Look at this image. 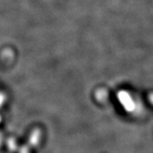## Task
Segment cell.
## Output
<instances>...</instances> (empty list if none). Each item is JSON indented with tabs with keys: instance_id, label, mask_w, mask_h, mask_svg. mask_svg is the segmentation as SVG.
Listing matches in <instances>:
<instances>
[{
	"instance_id": "cell-3",
	"label": "cell",
	"mask_w": 153,
	"mask_h": 153,
	"mask_svg": "<svg viewBox=\"0 0 153 153\" xmlns=\"http://www.w3.org/2000/svg\"><path fill=\"white\" fill-rule=\"evenodd\" d=\"M5 100H6L5 95H4V94H3L0 93V108L3 106V105L4 104Z\"/></svg>"
},
{
	"instance_id": "cell-2",
	"label": "cell",
	"mask_w": 153,
	"mask_h": 153,
	"mask_svg": "<svg viewBox=\"0 0 153 153\" xmlns=\"http://www.w3.org/2000/svg\"><path fill=\"white\" fill-rule=\"evenodd\" d=\"M8 146H9V149L11 150V151H15L16 149V140L13 139H9L8 140Z\"/></svg>"
},
{
	"instance_id": "cell-4",
	"label": "cell",
	"mask_w": 153,
	"mask_h": 153,
	"mask_svg": "<svg viewBox=\"0 0 153 153\" xmlns=\"http://www.w3.org/2000/svg\"><path fill=\"white\" fill-rule=\"evenodd\" d=\"M20 153H29V151H28L27 147H23L21 149V152Z\"/></svg>"
},
{
	"instance_id": "cell-6",
	"label": "cell",
	"mask_w": 153,
	"mask_h": 153,
	"mask_svg": "<svg viewBox=\"0 0 153 153\" xmlns=\"http://www.w3.org/2000/svg\"><path fill=\"white\" fill-rule=\"evenodd\" d=\"M0 123H1V117H0Z\"/></svg>"
},
{
	"instance_id": "cell-5",
	"label": "cell",
	"mask_w": 153,
	"mask_h": 153,
	"mask_svg": "<svg viewBox=\"0 0 153 153\" xmlns=\"http://www.w3.org/2000/svg\"><path fill=\"white\" fill-rule=\"evenodd\" d=\"M2 142H3V136H2V134H0V146H1Z\"/></svg>"
},
{
	"instance_id": "cell-1",
	"label": "cell",
	"mask_w": 153,
	"mask_h": 153,
	"mask_svg": "<svg viewBox=\"0 0 153 153\" xmlns=\"http://www.w3.org/2000/svg\"><path fill=\"white\" fill-rule=\"evenodd\" d=\"M40 140H41V133L39 130H34V131L31 134V135L29 137V144L35 147L37 146L39 142H40Z\"/></svg>"
}]
</instances>
